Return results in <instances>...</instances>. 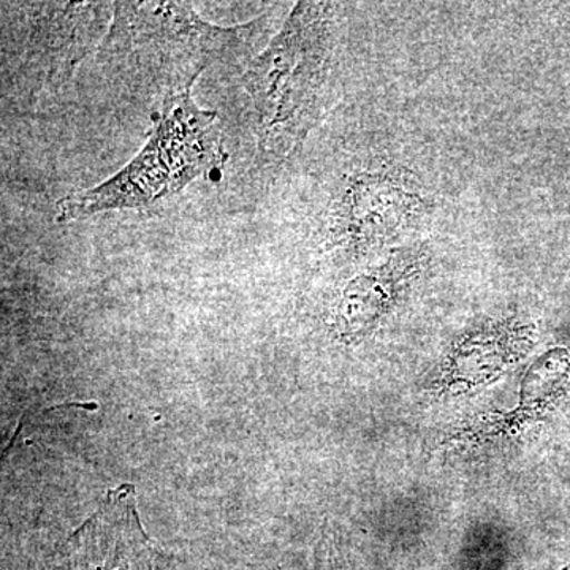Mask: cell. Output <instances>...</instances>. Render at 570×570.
Masks as SVG:
<instances>
[{
    "mask_svg": "<svg viewBox=\"0 0 570 570\" xmlns=\"http://www.w3.org/2000/svg\"><path fill=\"white\" fill-rule=\"evenodd\" d=\"M262 20L225 26L205 21L190 3L115 2L97 62L124 91L160 100L190 92L214 66L249 58Z\"/></svg>",
    "mask_w": 570,
    "mask_h": 570,
    "instance_id": "1",
    "label": "cell"
},
{
    "mask_svg": "<svg viewBox=\"0 0 570 570\" xmlns=\"http://www.w3.org/2000/svg\"><path fill=\"white\" fill-rule=\"evenodd\" d=\"M227 160L217 112L198 107L190 92L171 97L154 115L141 151L107 181L61 198L56 219L66 224L115 209L154 208L195 179L220 174Z\"/></svg>",
    "mask_w": 570,
    "mask_h": 570,
    "instance_id": "2",
    "label": "cell"
},
{
    "mask_svg": "<svg viewBox=\"0 0 570 570\" xmlns=\"http://www.w3.org/2000/svg\"><path fill=\"white\" fill-rule=\"evenodd\" d=\"M330 20L326 3H298L272 43L247 62L243 86L258 149L269 159L295 151L316 118L332 52Z\"/></svg>",
    "mask_w": 570,
    "mask_h": 570,
    "instance_id": "3",
    "label": "cell"
},
{
    "mask_svg": "<svg viewBox=\"0 0 570 570\" xmlns=\"http://www.w3.org/2000/svg\"><path fill=\"white\" fill-rule=\"evenodd\" d=\"M3 92L40 96L70 80L112 20L107 2L2 3Z\"/></svg>",
    "mask_w": 570,
    "mask_h": 570,
    "instance_id": "4",
    "label": "cell"
},
{
    "mask_svg": "<svg viewBox=\"0 0 570 570\" xmlns=\"http://www.w3.org/2000/svg\"><path fill=\"white\" fill-rule=\"evenodd\" d=\"M62 553L61 570H154L153 547L135 509L134 487L107 493Z\"/></svg>",
    "mask_w": 570,
    "mask_h": 570,
    "instance_id": "5",
    "label": "cell"
},
{
    "mask_svg": "<svg viewBox=\"0 0 570 570\" xmlns=\"http://www.w3.org/2000/svg\"><path fill=\"white\" fill-rule=\"evenodd\" d=\"M415 262V257L396 258L393 264L356 277L347 285L337 311L343 335H362L373 328L390 306L392 296L397 292V284L403 283Z\"/></svg>",
    "mask_w": 570,
    "mask_h": 570,
    "instance_id": "6",
    "label": "cell"
},
{
    "mask_svg": "<svg viewBox=\"0 0 570 570\" xmlns=\"http://www.w3.org/2000/svg\"><path fill=\"white\" fill-rule=\"evenodd\" d=\"M47 570H61V568H59V561H58V564L55 566V568L52 569H47Z\"/></svg>",
    "mask_w": 570,
    "mask_h": 570,
    "instance_id": "7",
    "label": "cell"
}]
</instances>
